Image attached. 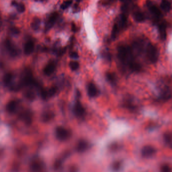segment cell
Returning a JSON list of instances; mask_svg holds the SVG:
<instances>
[{
    "label": "cell",
    "instance_id": "1",
    "mask_svg": "<svg viewBox=\"0 0 172 172\" xmlns=\"http://www.w3.org/2000/svg\"><path fill=\"white\" fill-rule=\"evenodd\" d=\"M118 55L119 59L123 62L126 61L131 63L133 61L131 59V52L130 48H126L124 46H120L118 49Z\"/></svg>",
    "mask_w": 172,
    "mask_h": 172
},
{
    "label": "cell",
    "instance_id": "2",
    "mask_svg": "<svg viewBox=\"0 0 172 172\" xmlns=\"http://www.w3.org/2000/svg\"><path fill=\"white\" fill-rule=\"evenodd\" d=\"M147 57L149 60L152 63H156L158 60V54L156 47L151 44L149 43L147 48Z\"/></svg>",
    "mask_w": 172,
    "mask_h": 172
},
{
    "label": "cell",
    "instance_id": "3",
    "mask_svg": "<svg viewBox=\"0 0 172 172\" xmlns=\"http://www.w3.org/2000/svg\"><path fill=\"white\" fill-rule=\"evenodd\" d=\"M56 135L59 140L64 141L68 139L70 135L67 129L62 127H58L56 128Z\"/></svg>",
    "mask_w": 172,
    "mask_h": 172
},
{
    "label": "cell",
    "instance_id": "4",
    "mask_svg": "<svg viewBox=\"0 0 172 172\" xmlns=\"http://www.w3.org/2000/svg\"><path fill=\"white\" fill-rule=\"evenodd\" d=\"M5 47L11 56L15 57L17 55L18 50L16 48V46L12 43L10 40L9 39L6 40L5 41Z\"/></svg>",
    "mask_w": 172,
    "mask_h": 172
},
{
    "label": "cell",
    "instance_id": "5",
    "mask_svg": "<svg viewBox=\"0 0 172 172\" xmlns=\"http://www.w3.org/2000/svg\"><path fill=\"white\" fill-rule=\"evenodd\" d=\"M58 13L57 12H54L50 15L48 20L47 21V23L45 26V31H49L52 27L54 26V24L55 23L56 20L58 17Z\"/></svg>",
    "mask_w": 172,
    "mask_h": 172
},
{
    "label": "cell",
    "instance_id": "6",
    "mask_svg": "<svg viewBox=\"0 0 172 172\" xmlns=\"http://www.w3.org/2000/svg\"><path fill=\"white\" fill-rule=\"evenodd\" d=\"M74 113L76 116L81 117L84 116L85 109L79 102H77L74 108Z\"/></svg>",
    "mask_w": 172,
    "mask_h": 172
},
{
    "label": "cell",
    "instance_id": "7",
    "mask_svg": "<svg viewBox=\"0 0 172 172\" xmlns=\"http://www.w3.org/2000/svg\"><path fill=\"white\" fill-rule=\"evenodd\" d=\"M155 153V149L151 146H146L142 150V155L144 158H150Z\"/></svg>",
    "mask_w": 172,
    "mask_h": 172
},
{
    "label": "cell",
    "instance_id": "8",
    "mask_svg": "<svg viewBox=\"0 0 172 172\" xmlns=\"http://www.w3.org/2000/svg\"><path fill=\"white\" fill-rule=\"evenodd\" d=\"M147 7H149V10L154 15L158 17H160V16L161 15V13L159 9L156 7V6L152 4L151 2L150 1H147Z\"/></svg>",
    "mask_w": 172,
    "mask_h": 172
},
{
    "label": "cell",
    "instance_id": "9",
    "mask_svg": "<svg viewBox=\"0 0 172 172\" xmlns=\"http://www.w3.org/2000/svg\"><path fill=\"white\" fill-rule=\"evenodd\" d=\"M87 92H88V95L92 97H96L98 95L99 92L97 86H95V84L93 83H89L88 87H87Z\"/></svg>",
    "mask_w": 172,
    "mask_h": 172
},
{
    "label": "cell",
    "instance_id": "10",
    "mask_svg": "<svg viewBox=\"0 0 172 172\" xmlns=\"http://www.w3.org/2000/svg\"><path fill=\"white\" fill-rule=\"evenodd\" d=\"M34 45L33 42L31 41H27L25 43L24 48V52L25 55H29L31 54L34 50Z\"/></svg>",
    "mask_w": 172,
    "mask_h": 172
},
{
    "label": "cell",
    "instance_id": "11",
    "mask_svg": "<svg viewBox=\"0 0 172 172\" xmlns=\"http://www.w3.org/2000/svg\"><path fill=\"white\" fill-rule=\"evenodd\" d=\"M56 68V65L53 62L49 63L46 65L44 69H43V72L45 75H46L50 76L53 73L54 71L55 70Z\"/></svg>",
    "mask_w": 172,
    "mask_h": 172
},
{
    "label": "cell",
    "instance_id": "12",
    "mask_svg": "<svg viewBox=\"0 0 172 172\" xmlns=\"http://www.w3.org/2000/svg\"><path fill=\"white\" fill-rule=\"evenodd\" d=\"M127 17L125 13L120 15L119 18L118 22L117 23L120 29L124 28L127 24Z\"/></svg>",
    "mask_w": 172,
    "mask_h": 172
},
{
    "label": "cell",
    "instance_id": "13",
    "mask_svg": "<svg viewBox=\"0 0 172 172\" xmlns=\"http://www.w3.org/2000/svg\"><path fill=\"white\" fill-rule=\"evenodd\" d=\"M133 17L136 22L139 23L143 22L145 20V16L144 14L140 11H136L134 12L133 15Z\"/></svg>",
    "mask_w": 172,
    "mask_h": 172
},
{
    "label": "cell",
    "instance_id": "14",
    "mask_svg": "<svg viewBox=\"0 0 172 172\" xmlns=\"http://www.w3.org/2000/svg\"><path fill=\"white\" fill-rule=\"evenodd\" d=\"M16 108V102L15 100H11L6 106V110L8 112L12 113L14 112Z\"/></svg>",
    "mask_w": 172,
    "mask_h": 172
},
{
    "label": "cell",
    "instance_id": "15",
    "mask_svg": "<svg viewBox=\"0 0 172 172\" xmlns=\"http://www.w3.org/2000/svg\"><path fill=\"white\" fill-rule=\"evenodd\" d=\"M158 31L160 33V37L163 40H165L167 38L166 27L164 24H161L159 26Z\"/></svg>",
    "mask_w": 172,
    "mask_h": 172
},
{
    "label": "cell",
    "instance_id": "16",
    "mask_svg": "<svg viewBox=\"0 0 172 172\" xmlns=\"http://www.w3.org/2000/svg\"><path fill=\"white\" fill-rule=\"evenodd\" d=\"M161 9L166 12H168L171 9V5L167 0H163L161 4Z\"/></svg>",
    "mask_w": 172,
    "mask_h": 172
},
{
    "label": "cell",
    "instance_id": "17",
    "mask_svg": "<svg viewBox=\"0 0 172 172\" xmlns=\"http://www.w3.org/2000/svg\"><path fill=\"white\" fill-rule=\"evenodd\" d=\"M41 24V19L37 17L33 18L31 23V27L34 31H37L40 28Z\"/></svg>",
    "mask_w": 172,
    "mask_h": 172
},
{
    "label": "cell",
    "instance_id": "18",
    "mask_svg": "<svg viewBox=\"0 0 172 172\" xmlns=\"http://www.w3.org/2000/svg\"><path fill=\"white\" fill-rule=\"evenodd\" d=\"M88 147V144L85 141L81 140L79 142L77 146V151L79 152H83L85 151L86 149H87Z\"/></svg>",
    "mask_w": 172,
    "mask_h": 172
},
{
    "label": "cell",
    "instance_id": "19",
    "mask_svg": "<svg viewBox=\"0 0 172 172\" xmlns=\"http://www.w3.org/2000/svg\"><path fill=\"white\" fill-rule=\"evenodd\" d=\"M120 28L117 23L114 24L112 31L111 38L113 40H115L118 36Z\"/></svg>",
    "mask_w": 172,
    "mask_h": 172
},
{
    "label": "cell",
    "instance_id": "20",
    "mask_svg": "<svg viewBox=\"0 0 172 172\" xmlns=\"http://www.w3.org/2000/svg\"><path fill=\"white\" fill-rule=\"evenodd\" d=\"M12 79V74L10 73L6 74L4 75V78H3V82L5 85H7L8 84L11 82V80Z\"/></svg>",
    "mask_w": 172,
    "mask_h": 172
},
{
    "label": "cell",
    "instance_id": "21",
    "mask_svg": "<svg viewBox=\"0 0 172 172\" xmlns=\"http://www.w3.org/2000/svg\"><path fill=\"white\" fill-rule=\"evenodd\" d=\"M42 168V164L41 162L35 161L34 163H32L31 168L33 171H40Z\"/></svg>",
    "mask_w": 172,
    "mask_h": 172
},
{
    "label": "cell",
    "instance_id": "22",
    "mask_svg": "<svg viewBox=\"0 0 172 172\" xmlns=\"http://www.w3.org/2000/svg\"><path fill=\"white\" fill-rule=\"evenodd\" d=\"M69 67L72 71H76L79 68V63L77 61H71L69 63Z\"/></svg>",
    "mask_w": 172,
    "mask_h": 172
},
{
    "label": "cell",
    "instance_id": "23",
    "mask_svg": "<svg viewBox=\"0 0 172 172\" xmlns=\"http://www.w3.org/2000/svg\"><path fill=\"white\" fill-rule=\"evenodd\" d=\"M72 1H65V2L63 3V4L61 5V8L62 9H63V10L66 9L69 6H70V5L72 4Z\"/></svg>",
    "mask_w": 172,
    "mask_h": 172
},
{
    "label": "cell",
    "instance_id": "24",
    "mask_svg": "<svg viewBox=\"0 0 172 172\" xmlns=\"http://www.w3.org/2000/svg\"><path fill=\"white\" fill-rule=\"evenodd\" d=\"M16 7H17V10L19 12L23 13L25 11V6L23 3H20L19 4H18Z\"/></svg>",
    "mask_w": 172,
    "mask_h": 172
},
{
    "label": "cell",
    "instance_id": "25",
    "mask_svg": "<svg viewBox=\"0 0 172 172\" xmlns=\"http://www.w3.org/2000/svg\"><path fill=\"white\" fill-rule=\"evenodd\" d=\"M10 31L13 34H14V35H18L20 33V32L19 29L16 27H11L10 28Z\"/></svg>",
    "mask_w": 172,
    "mask_h": 172
},
{
    "label": "cell",
    "instance_id": "26",
    "mask_svg": "<svg viewBox=\"0 0 172 172\" xmlns=\"http://www.w3.org/2000/svg\"><path fill=\"white\" fill-rule=\"evenodd\" d=\"M23 118L25 120V122L27 123H29L31 122V117L29 114H25L23 116Z\"/></svg>",
    "mask_w": 172,
    "mask_h": 172
},
{
    "label": "cell",
    "instance_id": "27",
    "mask_svg": "<svg viewBox=\"0 0 172 172\" xmlns=\"http://www.w3.org/2000/svg\"><path fill=\"white\" fill-rule=\"evenodd\" d=\"M107 77L108 80L109 81V82L113 83L115 81V77L113 75L112 73H108L107 75Z\"/></svg>",
    "mask_w": 172,
    "mask_h": 172
},
{
    "label": "cell",
    "instance_id": "28",
    "mask_svg": "<svg viewBox=\"0 0 172 172\" xmlns=\"http://www.w3.org/2000/svg\"><path fill=\"white\" fill-rule=\"evenodd\" d=\"M161 171L163 172H170L171 169L170 167L168 165H164L161 167Z\"/></svg>",
    "mask_w": 172,
    "mask_h": 172
},
{
    "label": "cell",
    "instance_id": "29",
    "mask_svg": "<svg viewBox=\"0 0 172 172\" xmlns=\"http://www.w3.org/2000/svg\"><path fill=\"white\" fill-rule=\"evenodd\" d=\"M70 57L73 59H77L79 58V55L77 52H72L70 54Z\"/></svg>",
    "mask_w": 172,
    "mask_h": 172
},
{
    "label": "cell",
    "instance_id": "30",
    "mask_svg": "<svg viewBox=\"0 0 172 172\" xmlns=\"http://www.w3.org/2000/svg\"><path fill=\"white\" fill-rule=\"evenodd\" d=\"M120 165H121V164H120L119 162H116L113 165V168H114L116 170H118L119 168H120Z\"/></svg>",
    "mask_w": 172,
    "mask_h": 172
},
{
    "label": "cell",
    "instance_id": "31",
    "mask_svg": "<svg viewBox=\"0 0 172 172\" xmlns=\"http://www.w3.org/2000/svg\"><path fill=\"white\" fill-rule=\"evenodd\" d=\"M56 92V88H54V87H53V88H52L50 90H49V92H48V93H49V95H53L55 94Z\"/></svg>",
    "mask_w": 172,
    "mask_h": 172
},
{
    "label": "cell",
    "instance_id": "32",
    "mask_svg": "<svg viewBox=\"0 0 172 172\" xmlns=\"http://www.w3.org/2000/svg\"><path fill=\"white\" fill-rule=\"evenodd\" d=\"M26 96L27 98L29 99H33L34 97V95L33 94V93L29 92H28L26 93Z\"/></svg>",
    "mask_w": 172,
    "mask_h": 172
},
{
    "label": "cell",
    "instance_id": "33",
    "mask_svg": "<svg viewBox=\"0 0 172 172\" xmlns=\"http://www.w3.org/2000/svg\"><path fill=\"white\" fill-rule=\"evenodd\" d=\"M51 118V116H50V114H48L47 115H44V116H43V120H48V119H50Z\"/></svg>",
    "mask_w": 172,
    "mask_h": 172
},
{
    "label": "cell",
    "instance_id": "34",
    "mask_svg": "<svg viewBox=\"0 0 172 172\" xmlns=\"http://www.w3.org/2000/svg\"><path fill=\"white\" fill-rule=\"evenodd\" d=\"M72 30L74 32H75L76 31V25L74 23H72Z\"/></svg>",
    "mask_w": 172,
    "mask_h": 172
},
{
    "label": "cell",
    "instance_id": "35",
    "mask_svg": "<svg viewBox=\"0 0 172 172\" xmlns=\"http://www.w3.org/2000/svg\"><path fill=\"white\" fill-rule=\"evenodd\" d=\"M18 5V3L16 2V1H15V0H13L12 1V6H17Z\"/></svg>",
    "mask_w": 172,
    "mask_h": 172
},
{
    "label": "cell",
    "instance_id": "36",
    "mask_svg": "<svg viewBox=\"0 0 172 172\" xmlns=\"http://www.w3.org/2000/svg\"><path fill=\"white\" fill-rule=\"evenodd\" d=\"M121 1L123 2H127V1H128L129 0H121Z\"/></svg>",
    "mask_w": 172,
    "mask_h": 172
},
{
    "label": "cell",
    "instance_id": "37",
    "mask_svg": "<svg viewBox=\"0 0 172 172\" xmlns=\"http://www.w3.org/2000/svg\"><path fill=\"white\" fill-rule=\"evenodd\" d=\"M41 1H45V0H41Z\"/></svg>",
    "mask_w": 172,
    "mask_h": 172
},
{
    "label": "cell",
    "instance_id": "38",
    "mask_svg": "<svg viewBox=\"0 0 172 172\" xmlns=\"http://www.w3.org/2000/svg\"><path fill=\"white\" fill-rule=\"evenodd\" d=\"M109 1H113V0H109Z\"/></svg>",
    "mask_w": 172,
    "mask_h": 172
}]
</instances>
